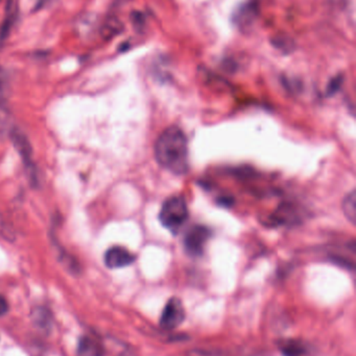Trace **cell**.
<instances>
[{"instance_id":"cell-1","label":"cell","mask_w":356,"mask_h":356,"mask_svg":"<svg viewBox=\"0 0 356 356\" xmlns=\"http://www.w3.org/2000/svg\"><path fill=\"white\" fill-rule=\"evenodd\" d=\"M155 158L165 170L175 175H184L189 169L188 142L180 127H167L155 144Z\"/></svg>"},{"instance_id":"cell-2","label":"cell","mask_w":356,"mask_h":356,"mask_svg":"<svg viewBox=\"0 0 356 356\" xmlns=\"http://www.w3.org/2000/svg\"><path fill=\"white\" fill-rule=\"evenodd\" d=\"M189 211L185 197L173 195L163 202L159 213V220L163 227L167 228L171 234H177L187 221Z\"/></svg>"},{"instance_id":"cell-3","label":"cell","mask_w":356,"mask_h":356,"mask_svg":"<svg viewBox=\"0 0 356 356\" xmlns=\"http://www.w3.org/2000/svg\"><path fill=\"white\" fill-rule=\"evenodd\" d=\"M212 232L205 225H194L184 236V248L190 257H198L204 253L205 245L208 242Z\"/></svg>"},{"instance_id":"cell-4","label":"cell","mask_w":356,"mask_h":356,"mask_svg":"<svg viewBox=\"0 0 356 356\" xmlns=\"http://www.w3.org/2000/svg\"><path fill=\"white\" fill-rule=\"evenodd\" d=\"M185 320L183 303L177 297L169 299L161 315L160 326L165 330H173L179 327Z\"/></svg>"},{"instance_id":"cell-5","label":"cell","mask_w":356,"mask_h":356,"mask_svg":"<svg viewBox=\"0 0 356 356\" xmlns=\"http://www.w3.org/2000/svg\"><path fill=\"white\" fill-rule=\"evenodd\" d=\"M136 257L127 248L113 246L105 254V264L110 269L127 267L135 261Z\"/></svg>"},{"instance_id":"cell-6","label":"cell","mask_w":356,"mask_h":356,"mask_svg":"<svg viewBox=\"0 0 356 356\" xmlns=\"http://www.w3.org/2000/svg\"><path fill=\"white\" fill-rule=\"evenodd\" d=\"M77 355L79 356H102L104 349L98 340L92 337L86 336L79 340Z\"/></svg>"},{"instance_id":"cell-7","label":"cell","mask_w":356,"mask_h":356,"mask_svg":"<svg viewBox=\"0 0 356 356\" xmlns=\"http://www.w3.org/2000/svg\"><path fill=\"white\" fill-rule=\"evenodd\" d=\"M271 225H286L292 222H296L297 218L295 216V211L290 204L280 205L279 209L269 218Z\"/></svg>"},{"instance_id":"cell-8","label":"cell","mask_w":356,"mask_h":356,"mask_svg":"<svg viewBox=\"0 0 356 356\" xmlns=\"http://www.w3.org/2000/svg\"><path fill=\"white\" fill-rule=\"evenodd\" d=\"M256 4L248 3L245 6H242L238 10V12L234 15V22L240 27L248 26L256 19Z\"/></svg>"},{"instance_id":"cell-9","label":"cell","mask_w":356,"mask_h":356,"mask_svg":"<svg viewBox=\"0 0 356 356\" xmlns=\"http://www.w3.org/2000/svg\"><path fill=\"white\" fill-rule=\"evenodd\" d=\"M17 15L16 0H8V6H6V19H4L3 25L0 29V43H3L8 38V33L14 24L15 19Z\"/></svg>"},{"instance_id":"cell-10","label":"cell","mask_w":356,"mask_h":356,"mask_svg":"<svg viewBox=\"0 0 356 356\" xmlns=\"http://www.w3.org/2000/svg\"><path fill=\"white\" fill-rule=\"evenodd\" d=\"M343 211H344L345 216H346L348 221L355 224L356 218L355 191H353V192L349 193V194L345 197L344 201H343Z\"/></svg>"},{"instance_id":"cell-11","label":"cell","mask_w":356,"mask_h":356,"mask_svg":"<svg viewBox=\"0 0 356 356\" xmlns=\"http://www.w3.org/2000/svg\"><path fill=\"white\" fill-rule=\"evenodd\" d=\"M282 350L286 356H301L304 353V348L296 342H288Z\"/></svg>"},{"instance_id":"cell-12","label":"cell","mask_w":356,"mask_h":356,"mask_svg":"<svg viewBox=\"0 0 356 356\" xmlns=\"http://www.w3.org/2000/svg\"><path fill=\"white\" fill-rule=\"evenodd\" d=\"M343 81H344V79H343L342 75L334 77L330 81V83H328L327 89H326L327 96H334V94L338 93L340 91L341 87H342Z\"/></svg>"},{"instance_id":"cell-13","label":"cell","mask_w":356,"mask_h":356,"mask_svg":"<svg viewBox=\"0 0 356 356\" xmlns=\"http://www.w3.org/2000/svg\"><path fill=\"white\" fill-rule=\"evenodd\" d=\"M8 307L6 303V299L3 297L0 296V316L4 315L8 312Z\"/></svg>"},{"instance_id":"cell-14","label":"cell","mask_w":356,"mask_h":356,"mask_svg":"<svg viewBox=\"0 0 356 356\" xmlns=\"http://www.w3.org/2000/svg\"><path fill=\"white\" fill-rule=\"evenodd\" d=\"M217 202L221 203V204L223 205V207H225V205H231L232 198L231 197L223 196L219 199V201H217Z\"/></svg>"}]
</instances>
